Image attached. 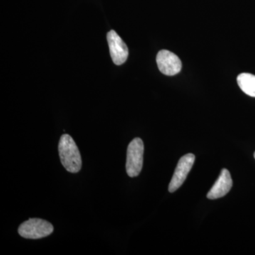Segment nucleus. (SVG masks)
Segmentation results:
<instances>
[{"mask_svg":"<svg viewBox=\"0 0 255 255\" xmlns=\"http://www.w3.org/2000/svg\"><path fill=\"white\" fill-rule=\"evenodd\" d=\"M58 151L61 163L68 172H80L82 164L81 155L73 137L68 134H63L60 137Z\"/></svg>","mask_w":255,"mask_h":255,"instance_id":"f257e3e1","label":"nucleus"},{"mask_svg":"<svg viewBox=\"0 0 255 255\" xmlns=\"http://www.w3.org/2000/svg\"><path fill=\"white\" fill-rule=\"evenodd\" d=\"M54 231L53 225L41 219H30L20 225L18 233L26 239H40L50 236Z\"/></svg>","mask_w":255,"mask_h":255,"instance_id":"f03ea898","label":"nucleus"},{"mask_svg":"<svg viewBox=\"0 0 255 255\" xmlns=\"http://www.w3.org/2000/svg\"><path fill=\"white\" fill-rule=\"evenodd\" d=\"M144 144L141 139L135 137L128 145L126 168L128 175L135 177L140 174L143 164Z\"/></svg>","mask_w":255,"mask_h":255,"instance_id":"7ed1b4c3","label":"nucleus"},{"mask_svg":"<svg viewBox=\"0 0 255 255\" xmlns=\"http://www.w3.org/2000/svg\"><path fill=\"white\" fill-rule=\"evenodd\" d=\"M195 161V156L193 154H187L183 156L178 162L177 167L169 183V192L177 191L187 179L188 174L190 172Z\"/></svg>","mask_w":255,"mask_h":255,"instance_id":"20e7f679","label":"nucleus"},{"mask_svg":"<svg viewBox=\"0 0 255 255\" xmlns=\"http://www.w3.org/2000/svg\"><path fill=\"white\" fill-rule=\"evenodd\" d=\"M156 62L159 71L168 76L177 75L182 70V61L177 55L169 50L159 51L156 57Z\"/></svg>","mask_w":255,"mask_h":255,"instance_id":"39448f33","label":"nucleus"},{"mask_svg":"<svg viewBox=\"0 0 255 255\" xmlns=\"http://www.w3.org/2000/svg\"><path fill=\"white\" fill-rule=\"evenodd\" d=\"M111 58L115 65H121L127 61L128 57V48L118 33L114 30H111L107 33Z\"/></svg>","mask_w":255,"mask_h":255,"instance_id":"423d86ee","label":"nucleus"},{"mask_svg":"<svg viewBox=\"0 0 255 255\" xmlns=\"http://www.w3.org/2000/svg\"><path fill=\"white\" fill-rule=\"evenodd\" d=\"M232 186L233 180L229 171L227 169H223L219 179L215 182L214 186L208 193V199H216L223 197L229 192Z\"/></svg>","mask_w":255,"mask_h":255,"instance_id":"0eeeda50","label":"nucleus"},{"mask_svg":"<svg viewBox=\"0 0 255 255\" xmlns=\"http://www.w3.org/2000/svg\"><path fill=\"white\" fill-rule=\"evenodd\" d=\"M237 81L242 91L246 95L255 97V75L242 73L238 75Z\"/></svg>","mask_w":255,"mask_h":255,"instance_id":"6e6552de","label":"nucleus"},{"mask_svg":"<svg viewBox=\"0 0 255 255\" xmlns=\"http://www.w3.org/2000/svg\"><path fill=\"white\" fill-rule=\"evenodd\" d=\"M254 157H255V154H254Z\"/></svg>","mask_w":255,"mask_h":255,"instance_id":"1a4fd4ad","label":"nucleus"}]
</instances>
